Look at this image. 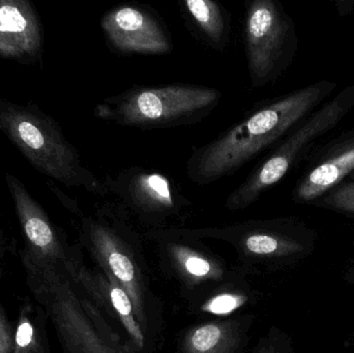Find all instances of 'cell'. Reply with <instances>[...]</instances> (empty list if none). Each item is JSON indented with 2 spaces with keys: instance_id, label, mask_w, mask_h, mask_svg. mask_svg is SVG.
<instances>
[{
  "instance_id": "6da1fadb",
  "label": "cell",
  "mask_w": 354,
  "mask_h": 353,
  "mask_svg": "<svg viewBox=\"0 0 354 353\" xmlns=\"http://www.w3.org/2000/svg\"><path fill=\"white\" fill-rule=\"evenodd\" d=\"M337 87L336 82L318 81L254 110L214 140L193 149L185 164L187 178L206 186L232 175L278 144L326 103Z\"/></svg>"
},
{
  "instance_id": "7a4b0ae2",
  "label": "cell",
  "mask_w": 354,
  "mask_h": 353,
  "mask_svg": "<svg viewBox=\"0 0 354 353\" xmlns=\"http://www.w3.org/2000/svg\"><path fill=\"white\" fill-rule=\"evenodd\" d=\"M0 131L39 173L70 188L106 196L105 180L85 167L58 122L39 106L0 97Z\"/></svg>"
},
{
  "instance_id": "3957f363",
  "label": "cell",
  "mask_w": 354,
  "mask_h": 353,
  "mask_svg": "<svg viewBox=\"0 0 354 353\" xmlns=\"http://www.w3.org/2000/svg\"><path fill=\"white\" fill-rule=\"evenodd\" d=\"M222 99L221 90L202 85L133 86L97 104L95 115L142 130L176 128L201 122Z\"/></svg>"
},
{
  "instance_id": "277c9868",
  "label": "cell",
  "mask_w": 354,
  "mask_h": 353,
  "mask_svg": "<svg viewBox=\"0 0 354 353\" xmlns=\"http://www.w3.org/2000/svg\"><path fill=\"white\" fill-rule=\"evenodd\" d=\"M35 302L47 313L64 353H130L97 305L71 278L26 271Z\"/></svg>"
},
{
  "instance_id": "5b68a950",
  "label": "cell",
  "mask_w": 354,
  "mask_h": 353,
  "mask_svg": "<svg viewBox=\"0 0 354 353\" xmlns=\"http://www.w3.org/2000/svg\"><path fill=\"white\" fill-rule=\"evenodd\" d=\"M354 108V83L341 89L311 115L295 126L227 197L225 207L248 209L268 189L280 182L301 162L306 161L322 137L332 132Z\"/></svg>"
},
{
  "instance_id": "8992f818",
  "label": "cell",
  "mask_w": 354,
  "mask_h": 353,
  "mask_svg": "<svg viewBox=\"0 0 354 353\" xmlns=\"http://www.w3.org/2000/svg\"><path fill=\"white\" fill-rule=\"evenodd\" d=\"M243 37L250 81L255 88L277 82L299 51L295 21L277 0L248 3Z\"/></svg>"
},
{
  "instance_id": "52a82bcc",
  "label": "cell",
  "mask_w": 354,
  "mask_h": 353,
  "mask_svg": "<svg viewBox=\"0 0 354 353\" xmlns=\"http://www.w3.org/2000/svg\"><path fill=\"white\" fill-rule=\"evenodd\" d=\"M6 182L24 238L20 256L25 271L60 274L73 279L82 265L79 249L71 246L64 230L52 222L18 178L6 174Z\"/></svg>"
},
{
  "instance_id": "ba28073f",
  "label": "cell",
  "mask_w": 354,
  "mask_h": 353,
  "mask_svg": "<svg viewBox=\"0 0 354 353\" xmlns=\"http://www.w3.org/2000/svg\"><path fill=\"white\" fill-rule=\"evenodd\" d=\"M81 218V242L91 251L104 273L109 274L130 296L137 319L145 329L147 323L143 279L128 242V228L107 207L93 216Z\"/></svg>"
},
{
  "instance_id": "9c48e42d",
  "label": "cell",
  "mask_w": 354,
  "mask_h": 353,
  "mask_svg": "<svg viewBox=\"0 0 354 353\" xmlns=\"http://www.w3.org/2000/svg\"><path fill=\"white\" fill-rule=\"evenodd\" d=\"M106 195L145 223L160 226L185 215L192 202L170 176L149 168H126L105 180Z\"/></svg>"
},
{
  "instance_id": "30bf717a",
  "label": "cell",
  "mask_w": 354,
  "mask_h": 353,
  "mask_svg": "<svg viewBox=\"0 0 354 353\" xmlns=\"http://www.w3.org/2000/svg\"><path fill=\"white\" fill-rule=\"evenodd\" d=\"M101 28L109 47L120 54L164 55L174 50L161 19L145 6L126 3L110 8L102 17Z\"/></svg>"
},
{
  "instance_id": "8fae6325",
  "label": "cell",
  "mask_w": 354,
  "mask_h": 353,
  "mask_svg": "<svg viewBox=\"0 0 354 353\" xmlns=\"http://www.w3.org/2000/svg\"><path fill=\"white\" fill-rule=\"evenodd\" d=\"M306 161L292 198L297 203L312 204L353 173L354 128L316 146Z\"/></svg>"
},
{
  "instance_id": "7c38bea8",
  "label": "cell",
  "mask_w": 354,
  "mask_h": 353,
  "mask_svg": "<svg viewBox=\"0 0 354 353\" xmlns=\"http://www.w3.org/2000/svg\"><path fill=\"white\" fill-rule=\"evenodd\" d=\"M291 219L249 222L218 229L193 230L192 236L223 238L254 256H285L305 250Z\"/></svg>"
},
{
  "instance_id": "4fadbf2b",
  "label": "cell",
  "mask_w": 354,
  "mask_h": 353,
  "mask_svg": "<svg viewBox=\"0 0 354 353\" xmlns=\"http://www.w3.org/2000/svg\"><path fill=\"white\" fill-rule=\"evenodd\" d=\"M44 28L28 0H0V58L32 66L43 57Z\"/></svg>"
},
{
  "instance_id": "5bb4252c",
  "label": "cell",
  "mask_w": 354,
  "mask_h": 353,
  "mask_svg": "<svg viewBox=\"0 0 354 353\" xmlns=\"http://www.w3.org/2000/svg\"><path fill=\"white\" fill-rule=\"evenodd\" d=\"M72 280L95 305L101 304L105 309H111L130 336L135 347L139 350L145 348V333L137 319L134 304L126 290L112 276L93 273L82 265Z\"/></svg>"
},
{
  "instance_id": "9a60e30c",
  "label": "cell",
  "mask_w": 354,
  "mask_h": 353,
  "mask_svg": "<svg viewBox=\"0 0 354 353\" xmlns=\"http://www.w3.org/2000/svg\"><path fill=\"white\" fill-rule=\"evenodd\" d=\"M248 329L245 318L204 323L187 334L180 353H239L245 347Z\"/></svg>"
},
{
  "instance_id": "2e32d148",
  "label": "cell",
  "mask_w": 354,
  "mask_h": 353,
  "mask_svg": "<svg viewBox=\"0 0 354 353\" xmlns=\"http://www.w3.org/2000/svg\"><path fill=\"white\" fill-rule=\"evenodd\" d=\"M181 12L194 30L210 47L224 50L230 41V17L226 8L214 0H183Z\"/></svg>"
},
{
  "instance_id": "e0dca14e",
  "label": "cell",
  "mask_w": 354,
  "mask_h": 353,
  "mask_svg": "<svg viewBox=\"0 0 354 353\" xmlns=\"http://www.w3.org/2000/svg\"><path fill=\"white\" fill-rule=\"evenodd\" d=\"M47 319L45 309L35 298H25L15 323L12 353H51Z\"/></svg>"
},
{
  "instance_id": "ac0fdd59",
  "label": "cell",
  "mask_w": 354,
  "mask_h": 353,
  "mask_svg": "<svg viewBox=\"0 0 354 353\" xmlns=\"http://www.w3.org/2000/svg\"><path fill=\"white\" fill-rule=\"evenodd\" d=\"M157 236L165 242L168 254L174 257L179 269L187 278L194 280L218 279L221 269L216 265L205 258L203 253L195 250L181 240L177 230L158 232Z\"/></svg>"
},
{
  "instance_id": "d6986e66",
  "label": "cell",
  "mask_w": 354,
  "mask_h": 353,
  "mask_svg": "<svg viewBox=\"0 0 354 353\" xmlns=\"http://www.w3.org/2000/svg\"><path fill=\"white\" fill-rule=\"evenodd\" d=\"M318 207L332 209L345 215L354 217V182L346 180L341 182L336 188L333 189L328 194L312 203Z\"/></svg>"
},
{
  "instance_id": "ffe728a7",
  "label": "cell",
  "mask_w": 354,
  "mask_h": 353,
  "mask_svg": "<svg viewBox=\"0 0 354 353\" xmlns=\"http://www.w3.org/2000/svg\"><path fill=\"white\" fill-rule=\"evenodd\" d=\"M247 298L241 294H218L210 298L203 307L202 310L204 312L212 313L214 315H228L230 313L234 312L237 309L241 308V306L245 304Z\"/></svg>"
},
{
  "instance_id": "44dd1931",
  "label": "cell",
  "mask_w": 354,
  "mask_h": 353,
  "mask_svg": "<svg viewBox=\"0 0 354 353\" xmlns=\"http://www.w3.org/2000/svg\"><path fill=\"white\" fill-rule=\"evenodd\" d=\"M15 325L8 318L6 309L0 303V353H12Z\"/></svg>"
},
{
  "instance_id": "7402d4cb",
  "label": "cell",
  "mask_w": 354,
  "mask_h": 353,
  "mask_svg": "<svg viewBox=\"0 0 354 353\" xmlns=\"http://www.w3.org/2000/svg\"><path fill=\"white\" fill-rule=\"evenodd\" d=\"M254 353H285L284 346L281 345L277 336H268L261 340Z\"/></svg>"
},
{
  "instance_id": "603a6c76",
  "label": "cell",
  "mask_w": 354,
  "mask_h": 353,
  "mask_svg": "<svg viewBox=\"0 0 354 353\" xmlns=\"http://www.w3.org/2000/svg\"><path fill=\"white\" fill-rule=\"evenodd\" d=\"M0 249H3L4 251H8L10 249V244H8V238L4 236L1 225H0Z\"/></svg>"
},
{
  "instance_id": "cb8c5ba5",
  "label": "cell",
  "mask_w": 354,
  "mask_h": 353,
  "mask_svg": "<svg viewBox=\"0 0 354 353\" xmlns=\"http://www.w3.org/2000/svg\"><path fill=\"white\" fill-rule=\"evenodd\" d=\"M6 252V251H4L3 249H0V277H1L2 273V258H3Z\"/></svg>"
},
{
  "instance_id": "d4e9b609",
  "label": "cell",
  "mask_w": 354,
  "mask_h": 353,
  "mask_svg": "<svg viewBox=\"0 0 354 353\" xmlns=\"http://www.w3.org/2000/svg\"><path fill=\"white\" fill-rule=\"evenodd\" d=\"M347 180H353V182H354V172H353V174H351V176H349V178H347Z\"/></svg>"
}]
</instances>
